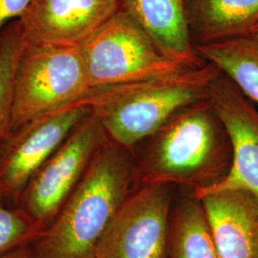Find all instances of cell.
Wrapping results in <instances>:
<instances>
[{
  "mask_svg": "<svg viewBox=\"0 0 258 258\" xmlns=\"http://www.w3.org/2000/svg\"><path fill=\"white\" fill-rule=\"evenodd\" d=\"M137 184L135 154L108 139L54 221L32 244L36 257L97 258L104 233Z\"/></svg>",
  "mask_w": 258,
  "mask_h": 258,
  "instance_id": "1",
  "label": "cell"
},
{
  "mask_svg": "<svg viewBox=\"0 0 258 258\" xmlns=\"http://www.w3.org/2000/svg\"><path fill=\"white\" fill-rule=\"evenodd\" d=\"M137 164V183L208 187L229 172L231 140L208 99L177 111L146 140Z\"/></svg>",
  "mask_w": 258,
  "mask_h": 258,
  "instance_id": "2",
  "label": "cell"
},
{
  "mask_svg": "<svg viewBox=\"0 0 258 258\" xmlns=\"http://www.w3.org/2000/svg\"><path fill=\"white\" fill-rule=\"evenodd\" d=\"M220 73L205 62L166 77L92 88L85 99L109 138L134 153L177 111L207 99Z\"/></svg>",
  "mask_w": 258,
  "mask_h": 258,
  "instance_id": "3",
  "label": "cell"
},
{
  "mask_svg": "<svg viewBox=\"0 0 258 258\" xmlns=\"http://www.w3.org/2000/svg\"><path fill=\"white\" fill-rule=\"evenodd\" d=\"M81 47L25 45L12 83V129L91 90Z\"/></svg>",
  "mask_w": 258,
  "mask_h": 258,
  "instance_id": "4",
  "label": "cell"
},
{
  "mask_svg": "<svg viewBox=\"0 0 258 258\" xmlns=\"http://www.w3.org/2000/svg\"><path fill=\"white\" fill-rule=\"evenodd\" d=\"M81 48L91 88L142 82L195 68L164 55L121 10Z\"/></svg>",
  "mask_w": 258,
  "mask_h": 258,
  "instance_id": "5",
  "label": "cell"
},
{
  "mask_svg": "<svg viewBox=\"0 0 258 258\" xmlns=\"http://www.w3.org/2000/svg\"><path fill=\"white\" fill-rule=\"evenodd\" d=\"M90 114L84 96L12 129L0 149V199L18 207L37 170Z\"/></svg>",
  "mask_w": 258,
  "mask_h": 258,
  "instance_id": "6",
  "label": "cell"
},
{
  "mask_svg": "<svg viewBox=\"0 0 258 258\" xmlns=\"http://www.w3.org/2000/svg\"><path fill=\"white\" fill-rule=\"evenodd\" d=\"M109 136L91 112L31 179L18 207L43 231L54 221Z\"/></svg>",
  "mask_w": 258,
  "mask_h": 258,
  "instance_id": "7",
  "label": "cell"
},
{
  "mask_svg": "<svg viewBox=\"0 0 258 258\" xmlns=\"http://www.w3.org/2000/svg\"><path fill=\"white\" fill-rule=\"evenodd\" d=\"M171 185H140L104 233L97 258H168Z\"/></svg>",
  "mask_w": 258,
  "mask_h": 258,
  "instance_id": "8",
  "label": "cell"
},
{
  "mask_svg": "<svg viewBox=\"0 0 258 258\" xmlns=\"http://www.w3.org/2000/svg\"><path fill=\"white\" fill-rule=\"evenodd\" d=\"M207 99L228 132L232 160L222 180L192 190L191 195L197 198L216 191L245 190L258 196L257 106L222 73L211 84Z\"/></svg>",
  "mask_w": 258,
  "mask_h": 258,
  "instance_id": "9",
  "label": "cell"
},
{
  "mask_svg": "<svg viewBox=\"0 0 258 258\" xmlns=\"http://www.w3.org/2000/svg\"><path fill=\"white\" fill-rule=\"evenodd\" d=\"M120 10V0H31L17 21L25 45L82 47Z\"/></svg>",
  "mask_w": 258,
  "mask_h": 258,
  "instance_id": "10",
  "label": "cell"
},
{
  "mask_svg": "<svg viewBox=\"0 0 258 258\" xmlns=\"http://www.w3.org/2000/svg\"><path fill=\"white\" fill-rule=\"evenodd\" d=\"M197 199L202 204L219 257L258 258L257 195L223 190Z\"/></svg>",
  "mask_w": 258,
  "mask_h": 258,
  "instance_id": "11",
  "label": "cell"
},
{
  "mask_svg": "<svg viewBox=\"0 0 258 258\" xmlns=\"http://www.w3.org/2000/svg\"><path fill=\"white\" fill-rule=\"evenodd\" d=\"M120 10L142 28L166 56L190 67L206 61L190 36L184 0H120Z\"/></svg>",
  "mask_w": 258,
  "mask_h": 258,
  "instance_id": "12",
  "label": "cell"
},
{
  "mask_svg": "<svg viewBox=\"0 0 258 258\" xmlns=\"http://www.w3.org/2000/svg\"><path fill=\"white\" fill-rule=\"evenodd\" d=\"M194 45L249 35L258 24V0H184Z\"/></svg>",
  "mask_w": 258,
  "mask_h": 258,
  "instance_id": "13",
  "label": "cell"
},
{
  "mask_svg": "<svg viewBox=\"0 0 258 258\" xmlns=\"http://www.w3.org/2000/svg\"><path fill=\"white\" fill-rule=\"evenodd\" d=\"M206 62L215 65L242 94L258 105V41L249 35L195 46Z\"/></svg>",
  "mask_w": 258,
  "mask_h": 258,
  "instance_id": "14",
  "label": "cell"
},
{
  "mask_svg": "<svg viewBox=\"0 0 258 258\" xmlns=\"http://www.w3.org/2000/svg\"><path fill=\"white\" fill-rule=\"evenodd\" d=\"M168 258H220L202 204L192 195L171 208Z\"/></svg>",
  "mask_w": 258,
  "mask_h": 258,
  "instance_id": "15",
  "label": "cell"
},
{
  "mask_svg": "<svg viewBox=\"0 0 258 258\" xmlns=\"http://www.w3.org/2000/svg\"><path fill=\"white\" fill-rule=\"evenodd\" d=\"M24 46L17 20L0 36V149L12 130V83L15 67Z\"/></svg>",
  "mask_w": 258,
  "mask_h": 258,
  "instance_id": "16",
  "label": "cell"
},
{
  "mask_svg": "<svg viewBox=\"0 0 258 258\" xmlns=\"http://www.w3.org/2000/svg\"><path fill=\"white\" fill-rule=\"evenodd\" d=\"M42 231V227L27 212L0 199V256L31 246Z\"/></svg>",
  "mask_w": 258,
  "mask_h": 258,
  "instance_id": "17",
  "label": "cell"
},
{
  "mask_svg": "<svg viewBox=\"0 0 258 258\" xmlns=\"http://www.w3.org/2000/svg\"><path fill=\"white\" fill-rule=\"evenodd\" d=\"M31 0H0V36L5 27L17 20L27 8Z\"/></svg>",
  "mask_w": 258,
  "mask_h": 258,
  "instance_id": "18",
  "label": "cell"
},
{
  "mask_svg": "<svg viewBox=\"0 0 258 258\" xmlns=\"http://www.w3.org/2000/svg\"><path fill=\"white\" fill-rule=\"evenodd\" d=\"M0 258H37L34 250L32 249V245L31 246H26V247H22L18 249H15L11 252H8L4 255H1Z\"/></svg>",
  "mask_w": 258,
  "mask_h": 258,
  "instance_id": "19",
  "label": "cell"
},
{
  "mask_svg": "<svg viewBox=\"0 0 258 258\" xmlns=\"http://www.w3.org/2000/svg\"><path fill=\"white\" fill-rule=\"evenodd\" d=\"M249 36H250L251 37H253L254 39H256L258 41V24L255 26V27L252 29V31L249 33Z\"/></svg>",
  "mask_w": 258,
  "mask_h": 258,
  "instance_id": "20",
  "label": "cell"
}]
</instances>
